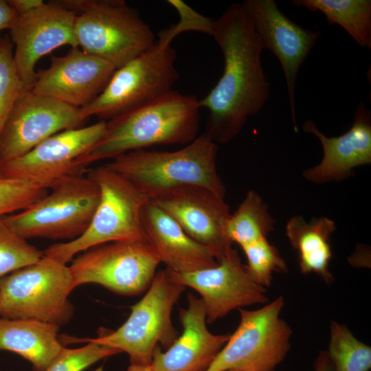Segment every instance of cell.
Wrapping results in <instances>:
<instances>
[{
    "label": "cell",
    "mask_w": 371,
    "mask_h": 371,
    "mask_svg": "<svg viewBox=\"0 0 371 371\" xmlns=\"http://www.w3.org/2000/svg\"><path fill=\"white\" fill-rule=\"evenodd\" d=\"M47 194L25 209L5 215L12 228L25 239L72 240L87 229L100 197L97 183L85 174L56 180Z\"/></svg>",
    "instance_id": "ba28073f"
},
{
    "label": "cell",
    "mask_w": 371,
    "mask_h": 371,
    "mask_svg": "<svg viewBox=\"0 0 371 371\" xmlns=\"http://www.w3.org/2000/svg\"><path fill=\"white\" fill-rule=\"evenodd\" d=\"M226 371H240V370H226Z\"/></svg>",
    "instance_id": "d590c367"
},
{
    "label": "cell",
    "mask_w": 371,
    "mask_h": 371,
    "mask_svg": "<svg viewBox=\"0 0 371 371\" xmlns=\"http://www.w3.org/2000/svg\"><path fill=\"white\" fill-rule=\"evenodd\" d=\"M48 190L0 175V216L23 210L45 196Z\"/></svg>",
    "instance_id": "4dcf8cb0"
},
{
    "label": "cell",
    "mask_w": 371,
    "mask_h": 371,
    "mask_svg": "<svg viewBox=\"0 0 371 371\" xmlns=\"http://www.w3.org/2000/svg\"><path fill=\"white\" fill-rule=\"evenodd\" d=\"M185 289L166 269L160 270L144 296L131 306L127 320L116 330L91 339L126 352L131 364L150 365L157 346L167 350L178 337L171 313Z\"/></svg>",
    "instance_id": "9c48e42d"
},
{
    "label": "cell",
    "mask_w": 371,
    "mask_h": 371,
    "mask_svg": "<svg viewBox=\"0 0 371 371\" xmlns=\"http://www.w3.org/2000/svg\"><path fill=\"white\" fill-rule=\"evenodd\" d=\"M147 243L166 269L191 272L215 267L218 262L203 246L190 237L167 213L149 200L142 212Z\"/></svg>",
    "instance_id": "44dd1931"
},
{
    "label": "cell",
    "mask_w": 371,
    "mask_h": 371,
    "mask_svg": "<svg viewBox=\"0 0 371 371\" xmlns=\"http://www.w3.org/2000/svg\"><path fill=\"white\" fill-rule=\"evenodd\" d=\"M69 267L45 256L0 280V317L65 324L74 315Z\"/></svg>",
    "instance_id": "52a82bcc"
},
{
    "label": "cell",
    "mask_w": 371,
    "mask_h": 371,
    "mask_svg": "<svg viewBox=\"0 0 371 371\" xmlns=\"http://www.w3.org/2000/svg\"><path fill=\"white\" fill-rule=\"evenodd\" d=\"M100 191L90 224L79 237L48 247L45 256L63 264L97 245L117 241L146 242L142 212L149 197L135 184L104 165L87 170ZM147 243V242H146Z\"/></svg>",
    "instance_id": "5b68a950"
},
{
    "label": "cell",
    "mask_w": 371,
    "mask_h": 371,
    "mask_svg": "<svg viewBox=\"0 0 371 371\" xmlns=\"http://www.w3.org/2000/svg\"><path fill=\"white\" fill-rule=\"evenodd\" d=\"M247 258L245 265L251 278L258 284L271 285L273 272H286L287 267L278 249L267 238H262L241 247Z\"/></svg>",
    "instance_id": "83f0119b"
},
{
    "label": "cell",
    "mask_w": 371,
    "mask_h": 371,
    "mask_svg": "<svg viewBox=\"0 0 371 371\" xmlns=\"http://www.w3.org/2000/svg\"><path fill=\"white\" fill-rule=\"evenodd\" d=\"M106 121L61 131L45 139L23 155L0 164V175L49 190L58 179L85 174L78 159L100 140Z\"/></svg>",
    "instance_id": "7c38bea8"
},
{
    "label": "cell",
    "mask_w": 371,
    "mask_h": 371,
    "mask_svg": "<svg viewBox=\"0 0 371 371\" xmlns=\"http://www.w3.org/2000/svg\"><path fill=\"white\" fill-rule=\"evenodd\" d=\"M218 262L232 248L227 228L231 213L224 198L203 187L183 186L150 198Z\"/></svg>",
    "instance_id": "5bb4252c"
},
{
    "label": "cell",
    "mask_w": 371,
    "mask_h": 371,
    "mask_svg": "<svg viewBox=\"0 0 371 371\" xmlns=\"http://www.w3.org/2000/svg\"><path fill=\"white\" fill-rule=\"evenodd\" d=\"M262 49L278 59L285 78L294 129L295 87L299 70L319 39L321 32L305 29L286 16L274 0H245L241 3Z\"/></svg>",
    "instance_id": "e0dca14e"
},
{
    "label": "cell",
    "mask_w": 371,
    "mask_h": 371,
    "mask_svg": "<svg viewBox=\"0 0 371 371\" xmlns=\"http://www.w3.org/2000/svg\"><path fill=\"white\" fill-rule=\"evenodd\" d=\"M80 341L88 344L77 348L64 347L46 371H82L98 361L120 352L114 348L95 342L91 339Z\"/></svg>",
    "instance_id": "f546056e"
},
{
    "label": "cell",
    "mask_w": 371,
    "mask_h": 371,
    "mask_svg": "<svg viewBox=\"0 0 371 371\" xmlns=\"http://www.w3.org/2000/svg\"><path fill=\"white\" fill-rule=\"evenodd\" d=\"M210 35L221 49L223 71L199 104L209 113L203 133L224 144L262 109L270 85L261 64L262 47L241 3L231 4L212 21Z\"/></svg>",
    "instance_id": "6da1fadb"
},
{
    "label": "cell",
    "mask_w": 371,
    "mask_h": 371,
    "mask_svg": "<svg viewBox=\"0 0 371 371\" xmlns=\"http://www.w3.org/2000/svg\"><path fill=\"white\" fill-rule=\"evenodd\" d=\"M188 301V308L179 311L183 333L166 351L155 348L150 363L153 371H205L229 337L207 329L201 298L189 293Z\"/></svg>",
    "instance_id": "ffe728a7"
},
{
    "label": "cell",
    "mask_w": 371,
    "mask_h": 371,
    "mask_svg": "<svg viewBox=\"0 0 371 371\" xmlns=\"http://www.w3.org/2000/svg\"><path fill=\"white\" fill-rule=\"evenodd\" d=\"M76 14L57 1H49L26 14L18 15L10 28L13 60L23 89H31L37 62L63 45L78 47L76 36Z\"/></svg>",
    "instance_id": "9a60e30c"
},
{
    "label": "cell",
    "mask_w": 371,
    "mask_h": 371,
    "mask_svg": "<svg viewBox=\"0 0 371 371\" xmlns=\"http://www.w3.org/2000/svg\"><path fill=\"white\" fill-rule=\"evenodd\" d=\"M87 118L80 108L23 89L0 138V164L18 158L54 134Z\"/></svg>",
    "instance_id": "4fadbf2b"
},
{
    "label": "cell",
    "mask_w": 371,
    "mask_h": 371,
    "mask_svg": "<svg viewBox=\"0 0 371 371\" xmlns=\"http://www.w3.org/2000/svg\"><path fill=\"white\" fill-rule=\"evenodd\" d=\"M43 256V251L19 236L5 216H0V280L8 273L36 262Z\"/></svg>",
    "instance_id": "4316f807"
},
{
    "label": "cell",
    "mask_w": 371,
    "mask_h": 371,
    "mask_svg": "<svg viewBox=\"0 0 371 371\" xmlns=\"http://www.w3.org/2000/svg\"><path fill=\"white\" fill-rule=\"evenodd\" d=\"M314 371H332V364L327 351H320L314 362Z\"/></svg>",
    "instance_id": "836d02e7"
},
{
    "label": "cell",
    "mask_w": 371,
    "mask_h": 371,
    "mask_svg": "<svg viewBox=\"0 0 371 371\" xmlns=\"http://www.w3.org/2000/svg\"><path fill=\"white\" fill-rule=\"evenodd\" d=\"M115 69L104 59L71 48L65 56L51 57L50 65L36 72L31 90L82 108L101 93Z\"/></svg>",
    "instance_id": "ac0fdd59"
},
{
    "label": "cell",
    "mask_w": 371,
    "mask_h": 371,
    "mask_svg": "<svg viewBox=\"0 0 371 371\" xmlns=\"http://www.w3.org/2000/svg\"><path fill=\"white\" fill-rule=\"evenodd\" d=\"M18 14L7 1L0 0V31L10 30Z\"/></svg>",
    "instance_id": "1f68e13d"
},
{
    "label": "cell",
    "mask_w": 371,
    "mask_h": 371,
    "mask_svg": "<svg viewBox=\"0 0 371 371\" xmlns=\"http://www.w3.org/2000/svg\"><path fill=\"white\" fill-rule=\"evenodd\" d=\"M59 326L33 319L0 317V350L28 360L34 371H46L65 347L58 339Z\"/></svg>",
    "instance_id": "7402d4cb"
},
{
    "label": "cell",
    "mask_w": 371,
    "mask_h": 371,
    "mask_svg": "<svg viewBox=\"0 0 371 371\" xmlns=\"http://www.w3.org/2000/svg\"><path fill=\"white\" fill-rule=\"evenodd\" d=\"M217 150V144L203 133L180 149L130 151L104 166L128 179L149 199L183 186L203 187L224 198L226 190L216 168Z\"/></svg>",
    "instance_id": "277c9868"
},
{
    "label": "cell",
    "mask_w": 371,
    "mask_h": 371,
    "mask_svg": "<svg viewBox=\"0 0 371 371\" xmlns=\"http://www.w3.org/2000/svg\"><path fill=\"white\" fill-rule=\"evenodd\" d=\"M126 371H153L150 365L131 364Z\"/></svg>",
    "instance_id": "e575fe53"
},
{
    "label": "cell",
    "mask_w": 371,
    "mask_h": 371,
    "mask_svg": "<svg viewBox=\"0 0 371 371\" xmlns=\"http://www.w3.org/2000/svg\"><path fill=\"white\" fill-rule=\"evenodd\" d=\"M23 89L13 60V45L5 36L0 38V138Z\"/></svg>",
    "instance_id": "f1b7e54d"
},
{
    "label": "cell",
    "mask_w": 371,
    "mask_h": 371,
    "mask_svg": "<svg viewBox=\"0 0 371 371\" xmlns=\"http://www.w3.org/2000/svg\"><path fill=\"white\" fill-rule=\"evenodd\" d=\"M282 296L256 310L239 308L240 323L205 371H274L290 349L292 330L280 317Z\"/></svg>",
    "instance_id": "30bf717a"
},
{
    "label": "cell",
    "mask_w": 371,
    "mask_h": 371,
    "mask_svg": "<svg viewBox=\"0 0 371 371\" xmlns=\"http://www.w3.org/2000/svg\"><path fill=\"white\" fill-rule=\"evenodd\" d=\"M187 31L188 24L182 18L161 30L150 48L115 69L101 93L80 108L83 115L108 121L172 90L179 74L171 41Z\"/></svg>",
    "instance_id": "3957f363"
},
{
    "label": "cell",
    "mask_w": 371,
    "mask_h": 371,
    "mask_svg": "<svg viewBox=\"0 0 371 371\" xmlns=\"http://www.w3.org/2000/svg\"><path fill=\"white\" fill-rule=\"evenodd\" d=\"M76 14L75 32L84 52L116 69L155 42V36L137 10L124 0H58Z\"/></svg>",
    "instance_id": "8992f818"
},
{
    "label": "cell",
    "mask_w": 371,
    "mask_h": 371,
    "mask_svg": "<svg viewBox=\"0 0 371 371\" xmlns=\"http://www.w3.org/2000/svg\"><path fill=\"white\" fill-rule=\"evenodd\" d=\"M275 221L267 203L254 190H249L236 210L231 214L227 235L241 247L262 238L274 229Z\"/></svg>",
    "instance_id": "d4e9b609"
},
{
    "label": "cell",
    "mask_w": 371,
    "mask_h": 371,
    "mask_svg": "<svg viewBox=\"0 0 371 371\" xmlns=\"http://www.w3.org/2000/svg\"><path fill=\"white\" fill-rule=\"evenodd\" d=\"M351 127L337 137H327L312 120H307L303 130L316 136L322 144L323 157L317 165L303 171L308 181L323 184L351 177L355 167L371 163V113L363 102L355 112Z\"/></svg>",
    "instance_id": "d6986e66"
},
{
    "label": "cell",
    "mask_w": 371,
    "mask_h": 371,
    "mask_svg": "<svg viewBox=\"0 0 371 371\" xmlns=\"http://www.w3.org/2000/svg\"><path fill=\"white\" fill-rule=\"evenodd\" d=\"M173 281L196 290L212 324L234 309L268 300L266 289L248 274L238 251L232 248L215 267L191 272H175L166 269Z\"/></svg>",
    "instance_id": "2e32d148"
},
{
    "label": "cell",
    "mask_w": 371,
    "mask_h": 371,
    "mask_svg": "<svg viewBox=\"0 0 371 371\" xmlns=\"http://www.w3.org/2000/svg\"><path fill=\"white\" fill-rule=\"evenodd\" d=\"M335 229V222L326 216L313 218L308 223L299 215L289 218L286 224V235L297 251L302 273H314L327 284L333 281L329 270L332 258L330 242Z\"/></svg>",
    "instance_id": "603a6c76"
},
{
    "label": "cell",
    "mask_w": 371,
    "mask_h": 371,
    "mask_svg": "<svg viewBox=\"0 0 371 371\" xmlns=\"http://www.w3.org/2000/svg\"><path fill=\"white\" fill-rule=\"evenodd\" d=\"M7 1L18 15L28 13L45 3L43 0H8Z\"/></svg>",
    "instance_id": "d6a6232c"
},
{
    "label": "cell",
    "mask_w": 371,
    "mask_h": 371,
    "mask_svg": "<svg viewBox=\"0 0 371 371\" xmlns=\"http://www.w3.org/2000/svg\"><path fill=\"white\" fill-rule=\"evenodd\" d=\"M330 328L327 352L332 371H368L371 347L357 339L344 324L332 321Z\"/></svg>",
    "instance_id": "484cf974"
},
{
    "label": "cell",
    "mask_w": 371,
    "mask_h": 371,
    "mask_svg": "<svg viewBox=\"0 0 371 371\" xmlns=\"http://www.w3.org/2000/svg\"><path fill=\"white\" fill-rule=\"evenodd\" d=\"M69 266L74 287L100 284L123 295L148 289L161 263L146 242L117 241L95 246L74 258Z\"/></svg>",
    "instance_id": "8fae6325"
},
{
    "label": "cell",
    "mask_w": 371,
    "mask_h": 371,
    "mask_svg": "<svg viewBox=\"0 0 371 371\" xmlns=\"http://www.w3.org/2000/svg\"><path fill=\"white\" fill-rule=\"evenodd\" d=\"M292 3L321 12L330 24L341 26L361 47L371 48L370 0H293Z\"/></svg>",
    "instance_id": "cb8c5ba5"
},
{
    "label": "cell",
    "mask_w": 371,
    "mask_h": 371,
    "mask_svg": "<svg viewBox=\"0 0 371 371\" xmlns=\"http://www.w3.org/2000/svg\"><path fill=\"white\" fill-rule=\"evenodd\" d=\"M199 99L171 90L106 121L100 140L78 161L84 170L94 162L155 145L188 144L198 137Z\"/></svg>",
    "instance_id": "7a4b0ae2"
}]
</instances>
